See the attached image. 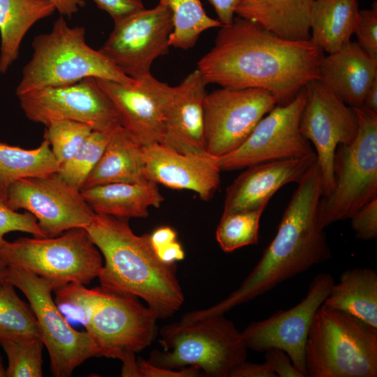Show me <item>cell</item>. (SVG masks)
<instances>
[{"label":"cell","instance_id":"obj_37","mask_svg":"<svg viewBox=\"0 0 377 377\" xmlns=\"http://www.w3.org/2000/svg\"><path fill=\"white\" fill-rule=\"evenodd\" d=\"M359 45L374 60L377 61V3L370 9L360 10L358 20L354 31Z\"/></svg>","mask_w":377,"mask_h":377},{"label":"cell","instance_id":"obj_11","mask_svg":"<svg viewBox=\"0 0 377 377\" xmlns=\"http://www.w3.org/2000/svg\"><path fill=\"white\" fill-rule=\"evenodd\" d=\"M306 96L305 86L290 103L276 105L260 120L239 147L216 156L221 170H240L261 163L300 158L316 153L300 130Z\"/></svg>","mask_w":377,"mask_h":377},{"label":"cell","instance_id":"obj_32","mask_svg":"<svg viewBox=\"0 0 377 377\" xmlns=\"http://www.w3.org/2000/svg\"><path fill=\"white\" fill-rule=\"evenodd\" d=\"M265 208L223 213L216 230L221 249L226 253L256 244L259 224Z\"/></svg>","mask_w":377,"mask_h":377},{"label":"cell","instance_id":"obj_13","mask_svg":"<svg viewBox=\"0 0 377 377\" xmlns=\"http://www.w3.org/2000/svg\"><path fill=\"white\" fill-rule=\"evenodd\" d=\"M173 29L171 11L158 3L114 22V28L98 50L126 76L138 80L151 73L153 62L167 54Z\"/></svg>","mask_w":377,"mask_h":377},{"label":"cell","instance_id":"obj_45","mask_svg":"<svg viewBox=\"0 0 377 377\" xmlns=\"http://www.w3.org/2000/svg\"><path fill=\"white\" fill-rule=\"evenodd\" d=\"M176 231L169 226H161L149 234V240L154 251L177 240Z\"/></svg>","mask_w":377,"mask_h":377},{"label":"cell","instance_id":"obj_33","mask_svg":"<svg viewBox=\"0 0 377 377\" xmlns=\"http://www.w3.org/2000/svg\"><path fill=\"white\" fill-rule=\"evenodd\" d=\"M109 133L93 130L71 158L60 166L57 172L71 186L81 191L105 150Z\"/></svg>","mask_w":377,"mask_h":377},{"label":"cell","instance_id":"obj_46","mask_svg":"<svg viewBox=\"0 0 377 377\" xmlns=\"http://www.w3.org/2000/svg\"><path fill=\"white\" fill-rule=\"evenodd\" d=\"M62 16L71 18L86 5L84 0H50Z\"/></svg>","mask_w":377,"mask_h":377},{"label":"cell","instance_id":"obj_3","mask_svg":"<svg viewBox=\"0 0 377 377\" xmlns=\"http://www.w3.org/2000/svg\"><path fill=\"white\" fill-rule=\"evenodd\" d=\"M104 258L98 276L103 288L142 299L158 319L173 316L184 302L177 264L156 256L149 234L135 235L128 219L96 214L85 228Z\"/></svg>","mask_w":377,"mask_h":377},{"label":"cell","instance_id":"obj_26","mask_svg":"<svg viewBox=\"0 0 377 377\" xmlns=\"http://www.w3.org/2000/svg\"><path fill=\"white\" fill-rule=\"evenodd\" d=\"M56 10L50 0H0V74L7 73L18 58L29 30Z\"/></svg>","mask_w":377,"mask_h":377},{"label":"cell","instance_id":"obj_17","mask_svg":"<svg viewBox=\"0 0 377 377\" xmlns=\"http://www.w3.org/2000/svg\"><path fill=\"white\" fill-rule=\"evenodd\" d=\"M334 283L329 273L317 274L310 283L304 297L288 310L251 323L241 332L248 349L265 353L279 348L290 357L295 367L307 377L305 346L314 316L328 296Z\"/></svg>","mask_w":377,"mask_h":377},{"label":"cell","instance_id":"obj_16","mask_svg":"<svg viewBox=\"0 0 377 377\" xmlns=\"http://www.w3.org/2000/svg\"><path fill=\"white\" fill-rule=\"evenodd\" d=\"M306 87L300 130L314 146L322 175L323 196H327L334 188V158L337 147L355 140L358 119L355 110L318 79L309 82Z\"/></svg>","mask_w":377,"mask_h":377},{"label":"cell","instance_id":"obj_27","mask_svg":"<svg viewBox=\"0 0 377 377\" xmlns=\"http://www.w3.org/2000/svg\"><path fill=\"white\" fill-rule=\"evenodd\" d=\"M326 306L348 313L377 329V273L369 267L344 271L325 300Z\"/></svg>","mask_w":377,"mask_h":377},{"label":"cell","instance_id":"obj_6","mask_svg":"<svg viewBox=\"0 0 377 377\" xmlns=\"http://www.w3.org/2000/svg\"><path fill=\"white\" fill-rule=\"evenodd\" d=\"M160 334L163 350H154L148 359L157 367H196L204 376L228 377L232 368L247 358L241 332L224 314L172 323Z\"/></svg>","mask_w":377,"mask_h":377},{"label":"cell","instance_id":"obj_1","mask_svg":"<svg viewBox=\"0 0 377 377\" xmlns=\"http://www.w3.org/2000/svg\"><path fill=\"white\" fill-rule=\"evenodd\" d=\"M323 51L310 40H288L241 17L222 25L214 45L198 62L207 84L269 92L276 105L290 103L319 78Z\"/></svg>","mask_w":377,"mask_h":377},{"label":"cell","instance_id":"obj_2","mask_svg":"<svg viewBox=\"0 0 377 377\" xmlns=\"http://www.w3.org/2000/svg\"><path fill=\"white\" fill-rule=\"evenodd\" d=\"M322 196V175L316 160L297 183L274 238L240 286L217 304L189 312L188 318L225 314L330 259L331 250L318 219Z\"/></svg>","mask_w":377,"mask_h":377},{"label":"cell","instance_id":"obj_48","mask_svg":"<svg viewBox=\"0 0 377 377\" xmlns=\"http://www.w3.org/2000/svg\"><path fill=\"white\" fill-rule=\"evenodd\" d=\"M8 266L0 260V284L7 280Z\"/></svg>","mask_w":377,"mask_h":377},{"label":"cell","instance_id":"obj_14","mask_svg":"<svg viewBox=\"0 0 377 377\" xmlns=\"http://www.w3.org/2000/svg\"><path fill=\"white\" fill-rule=\"evenodd\" d=\"M17 97L24 115L45 127L69 120L87 124L94 131L110 133L121 126L111 101L94 77L29 91Z\"/></svg>","mask_w":377,"mask_h":377},{"label":"cell","instance_id":"obj_5","mask_svg":"<svg viewBox=\"0 0 377 377\" xmlns=\"http://www.w3.org/2000/svg\"><path fill=\"white\" fill-rule=\"evenodd\" d=\"M307 377H376L377 329L323 304L305 346Z\"/></svg>","mask_w":377,"mask_h":377},{"label":"cell","instance_id":"obj_47","mask_svg":"<svg viewBox=\"0 0 377 377\" xmlns=\"http://www.w3.org/2000/svg\"><path fill=\"white\" fill-rule=\"evenodd\" d=\"M362 108L373 114L377 115V79L374 81L369 88Z\"/></svg>","mask_w":377,"mask_h":377},{"label":"cell","instance_id":"obj_29","mask_svg":"<svg viewBox=\"0 0 377 377\" xmlns=\"http://www.w3.org/2000/svg\"><path fill=\"white\" fill-rule=\"evenodd\" d=\"M59 168L46 139L32 149L0 142V191L3 196L17 180L57 172Z\"/></svg>","mask_w":377,"mask_h":377},{"label":"cell","instance_id":"obj_24","mask_svg":"<svg viewBox=\"0 0 377 377\" xmlns=\"http://www.w3.org/2000/svg\"><path fill=\"white\" fill-rule=\"evenodd\" d=\"M314 0H242L235 14L288 40H308Z\"/></svg>","mask_w":377,"mask_h":377},{"label":"cell","instance_id":"obj_40","mask_svg":"<svg viewBox=\"0 0 377 377\" xmlns=\"http://www.w3.org/2000/svg\"><path fill=\"white\" fill-rule=\"evenodd\" d=\"M96 6L106 12L116 22L145 8L142 0H92Z\"/></svg>","mask_w":377,"mask_h":377},{"label":"cell","instance_id":"obj_44","mask_svg":"<svg viewBox=\"0 0 377 377\" xmlns=\"http://www.w3.org/2000/svg\"><path fill=\"white\" fill-rule=\"evenodd\" d=\"M155 253L162 262L167 264H175L185 256L183 247L177 240L158 249Z\"/></svg>","mask_w":377,"mask_h":377},{"label":"cell","instance_id":"obj_9","mask_svg":"<svg viewBox=\"0 0 377 377\" xmlns=\"http://www.w3.org/2000/svg\"><path fill=\"white\" fill-rule=\"evenodd\" d=\"M358 131L350 144L339 145L334 158V188L322 196L318 209L319 226L350 219L377 198V115L353 108Z\"/></svg>","mask_w":377,"mask_h":377},{"label":"cell","instance_id":"obj_25","mask_svg":"<svg viewBox=\"0 0 377 377\" xmlns=\"http://www.w3.org/2000/svg\"><path fill=\"white\" fill-rule=\"evenodd\" d=\"M85 201L96 213L118 218H147L149 207H160L164 201L158 184L111 183L80 191Z\"/></svg>","mask_w":377,"mask_h":377},{"label":"cell","instance_id":"obj_42","mask_svg":"<svg viewBox=\"0 0 377 377\" xmlns=\"http://www.w3.org/2000/svg\"><path fill=\"white\" fill-rule=\"evenodd\" d=\"M267 362L262 364L248 362L246 360L235 365L228 377H276Z\"/></svg>","mask_w":377,"mask_h":377},{"label":"cell","instance_id":"obj_15","mask_svg":"<svg viewBox=\"0 0 377 377\" xmlns=\"http://www.w3.org/2000/svg\"><path fill=\"white\" fill-rule=\"evenodd\" d=\"M268 91L257 88L221 87L204 101V144L207 153L221 156L239 147L275 105Z\"/></svg>","mask_w":377,"mask_h":377},{"label":"cell","instance_id":"obj_10","mask_svg":"<svg viewBox=\"0 0 377 377\" xmlns=\"http://www.w3.org/2000/svg\"><path fill=\"white\" fill-rule=\"evenodd\" d=\"M6 281L20 290L29 302L49 353L53 376H71L87 359L99 357L89 334L75 330L58 309L52 297L54 287L50 281L17 267H8Z\"/></svg>","mask_w":377,"mask_h":377},{"label":"cell","instance_id":"obj_28","mask_svg":"<svg viewBox=\"0 0 377 377\" xmlns=\"http://www.w3.org/2000/svg\"><path fill=\"white\" fill-rule=\"evenodd\" d=\"M357 0H314L310 40L332 53L350 41L358 20Z\"/></svg>","mask_w":377,"mask_h":377},{"label":"cell","instance_id":"obj_36","mask_svg":"<svg viewBox=\"0 0 377 377\" xmlns=\"http://www.w3.org/2000/svg\"><path fill=\"white\" fill-rule=\"evenodd\" d=\"M13 231L30 233L36 237H46L33 214L27 211L20 213L10 209L3 198H0V240L4 239L6 234Z\"/></svg>","mask_w":377,"mask_h":377},{"label":"cell","instance_id":"obj_39","mask_svg":"<svg viewBox=\"0 0 377 377\" xmlns=\"http://www.w3.org/2000/svg\"><path fill=\"white\" fill-rule=\"evenodd\" d=\"M140 377H198L203 373L196 367L169 369L157 367L141 357L137 359Z\"/></svg>","mask_w":377,"mask_h":377},{"label":"cell","instance_id":"obj_18","mask_svg":"<svg viewBox=\"0 0 377 377\" xmlns=\"http://www.w3.org/2000/svg\"><path fill=\"white\" fill-rule=\"evenodd\" d=\"M111 101L120 124L142 145L161 142L164 134V114L172 87L151 73L126 84L96 78Z\"/></svg>","mask_w":377,"mask_h":377},{"label":"cell","instance_id":"obj_21","mask_svg":"<svg viewBox=\"0 0 377 377\" xmlns=\"http://www.w3.org/2000/svg\"><path fill=\"white\" fill-rule=\"evenodd\" d=\"M317 160L316 154L246 168L227 188L223 213L265 208L283 186L298 183Z\"/></svg>","mask_w":377,"mask_h":377},{"label":"cell","instance_id":"obj_4","mask_svg":"<svg viewBox=\"0 0 377 377\" xmlns=\"http://www.w3.org/2000/svg\"><path fill=\"white\" fill-rule=\"evenodd\" d=\"M33 54L24 65L15 94L76 83L88 77L131 84L135 80L121 72L86 42L82 26L71 27L60 15L48 33L35 36Z\"/></svg>","mask_w":377,"mask_h":377},{"label":"cell","instance_id":"obj_41","mask_svg":"<svg viewBox=\"0 0 377 377\" xmlns=\"http://www.w3.org/2000/svg\"><path fill=\"white\" fill-rule=\"evenodd\" d=\"M265 359L277 376L304 377L295 367L288 355L281 349H268L265 352Z\"/></svg>","mask_w":377,"mask_h":377},{"label":"cell","instance_id":"obj_30","mask_svg":"<svg viewBox=\"0 0 377 377\" xmlns=\"http://www.w3.org/2000/svg\"><path fill=\"white\" fill-rule=\"evenodd\" d=\"M158 3L168 8L172 15L170 47L184 50L191 49L202 33L222 26L218 20L207 15L200 0H159Z\"/></svg>","mask_w":377,"mask_h":377},{"label":"cell","instance_id":"obj_49","mask_svg":"<svg viewBox=\"0 0 377 377\" xmlns=\"http://www.w3.org/2000/svg\"><path fill=\"white\" fill-rule=\"evenodd\" d=\"M0 377H6V369H4L2 362V357L0 355Z\"/></svg>","mask_w":377,"mask_h":377},{"label":"cell","instance_id":"obj_35","mask_svg":"<svg viewBox=\"0 0 377 377\" xmlns=\"http://www.w3.org/2000/svg\"><path fill=\"white\" fill-rule=\"evenodd\" d=\"M93 129L87 124L74 121H60L46 126L44 139L61 166L82 145Z\"/></svg>","mask_w":377,"mask_h":377},{"label":"cell","instance_id":"obj_22","mask_svg":"<svg viewBox=\"0 0 377 377\" xmlns=\"http://www.w3.org/2000/svg\"><path fill=\"white\" fill-rule=\"evenodd\" d=\"M377 79V61L351 40L323 56L318 80L347 105L362 108L366 94Z\"/></svg>","mask_w":377,"mask_h":377},{"label":"cell","instance_id":"obj_31","mask_svg":"<svg viewBox=\"0 0 377 377\" xmlns=\"http://www.w3.org/2000/svg\"><path fill=\"white\" fill-rule=\"evenodd\" d=\"M40 338L36 316L30 306L6 281L0 284V343Z\"/></svg>","mask_w":377,"mask_h":377},{"label":"cell","instance_id":"obj_50","mask_svg":"<svg viewBox=\"0 0 377 377\" xmlns=\"http://www.w3.org/2000/svg\"><path fill=\"white\" fill-rule=\"evenodd\" d=\"M0 198H3V193H1V191H0Z\"/></svg>","mask_w":377,"mask_h":377},{"label":"cell","instance_id":"obj_34","mask_svg":"<svg viewBox=\"0 0 377 377\" xmlns=\"http://www.w3.org/2000/svg\"><path fill=\"white\" fill-rule=\"evenodd\" d=\"M7 358L6 377L43 376V349L41 338H34L1 343Z\"/></svg>","mask_w":377,"mask_h":377},{"label":"cell","instance_id":"obj_12","mask_svg":"<svg viewBox=\"0 0 377 377\" xmlns=\"http://www.w3.org/2000/svg\"><path fill=\"white\" fill-rule=\"evenodd\" d=\"M3 200L10 209L33 214L47 237L72 228H87L96 214L80 191L57 172L17 180L7 188Z\"/></svg>","mask_w":377,"mask_h":377},{"label":"cell","instance_id":"obj_23","mask_svg":"<svg viewBox=\"0 0 377 377\" xmlns=\"http://www.w3.org/2000/svg\"><path fill=\"white\" fill-rule=\"evenodd\" d=\"M148 182L143 146L120 126L109 133L105 150L82 189L111 183Z\"/></svg>","mask_w":377,"mask_h":377},{"label":"cell","instance_id":"obj_8","mask_svg":"<svg viewBox=\"0 0 377 377\" xmlns=\"http://www.w3.org/2000/svg\"><path fill=\"white\" fill-rule=\"evenodd\" d=\"M0 260L51 282L54 290L67 283L87 285L98 277L103 266L101 253L83 228L52 237H20L0 240Z\"/></svg>","mask_w":377,"mask_h":377},{"label":"cell","instance_id":"obj_19","mask_svg":"<svg viewBox=\"0 0 377 377\" xmlns=\"http://www.w3.org/2000/svg\"><path fill=\"white\" fill-rule=\"evenodd\" d=\"M149 181L172 189L190 190L204 201L210 200L220 184L216 157L207 152L180 153L160 142L143 146Z\"/></svg>","mask_w":377,"mask_h":377},{"label":"cell","instance_id":"obj_43","mask_svg":"<svg viewBox=\"0 0 377 377\" xmlns=\"http://www.w3.org/2000/svg\"><path fill=\"white\" fill-rule=\"evenodd\" d=\"M214 7L218 20L222 25L230 24L234 19L237 7L242 0H208Z\"/></svg>","mask_w":377,"mask_h":377},{"label":"cell","instance_id":"obj_7","mask_svg":"<svg viewBox=\"0 0 377 377\" xmlns=\"http://www.w3.org/2000/svg\"><path fill=\"white\" fill-rule=\"evenodd\" d=\"M156 313L138 297L100 286L93 289L83 326L99 357L123 363L121 376L140 377L135 354L148 347L158 334Z\"/></svg>","mask_w":377,"mask_h":377},{"label":"cell","instance_id":"obj_20","mask_svg":"<svg viewBox=\"0 0 377 377\" xmlns=\"http://www.w3.org/2000/svg\"><path fill=\"white\" fill-rule=\"evenodd\" d=\"M207 82L196 68L172 87L164 114L162 143L180 153L206 152L204 101Z\"/></svg>","mask_w":377,"mask_h":377},{"label":"cell","instance_id":"obj_38","mask_svg":"<svg viewBox=\"0 0 377 377\" xmlns=\"http://www.w3.org/2000/svg\"><path fill=\"white\" fill-rule=\"evenodd\" d=\"M350 219L357 239H375L377 237V198L362 207Z\"/></svg>","mask_w":377,"mask_h":377}]
</instances>
